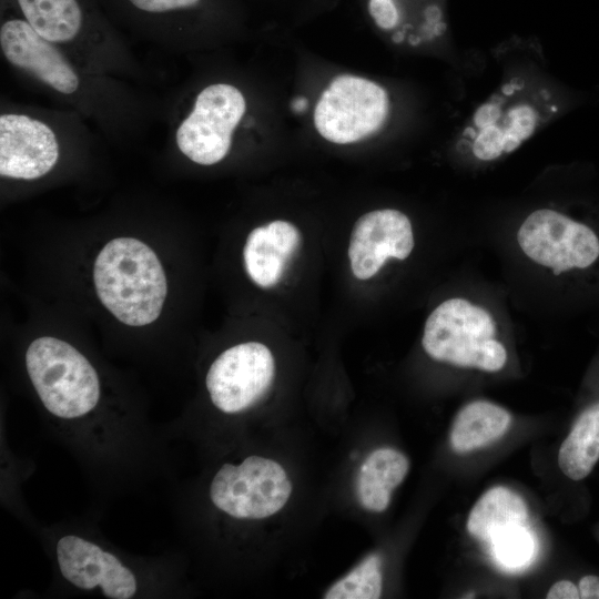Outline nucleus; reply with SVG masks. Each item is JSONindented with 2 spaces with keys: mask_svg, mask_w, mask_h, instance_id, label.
Segmentation results:
<instances>
[{
  "mask_svg": "<svg viewBox=\"0 0 599 599\" xmlns=\"http://www.w3.org/2000/svg\"><path fill=\"white\" fill-rule=\"evenodd\" d=\"M26 367L43 406L59 418L84 416L99 403L97 370L82 353L62 339L42 336L31 342Z\"/></svg>",
  "mask_w": 599,
  "mask_h": 599,
  "instance_id": "nucleus-8",
  "label": "nucleus"
},
{
  "mask_svg": "<svg viewBox=\"0 0 599 599\" xmlns=\"http://www.w3.org/2000/svg\"><path fill=\"white\" fill-rule=\"evenodd\" d=\"M388 114V98L378 84L354 75L337 77L322 93L314 111L318 133L347 144L376 132Z\"/></svg>",
  "mask_w": 599,
  "mask_h": 599,
  "instance_id": "nucleus-10",
  "label": "nucleus"
},
{
  "mask_svg": "<svg viewBox=\"0 0 599 599\" xmlns=\"http://www.w3.org/2000/svg\"><path fill=\"white\" fill-rule=\"evenodd\" d=\"M415 245L413 226L398 210L383 209L362 215L353 226L348 260L361 281L375 276L388 258L406 260Z\"/></svg>",
  "mask_w": 599,
  "mask_h": 599,
  "instance_id": "nucleus-13",
  "label": "nucleus"
},
{
  "mask_svg": "<svg viewBox=\"0 0 599 599\" xmlns=\"http://www.w3.org/2000/svg\"><path fill=\"white\" fill-rule=\"evenodd\" d=\"M426 18L429 22H436L440 18V10L437 7H429L425 11Z\"/></svg>",
  "mask_w": 599,
  "mask_h": 599,
  "instance_id": "nucleus-25",
  "label": "nucleus"
},
{
  "mask_svg": "<svg viewBox=\"0 0 599 599\" xmlns=\"http://www.w3.org/2000/svg\"><path fill=\"white\" fill-rule=\"evenodd\" d=\"M301 242L300 230L287 221L276 220L253 229L243 248L247 276L258 287H274L282 280Z\"/></svg>",
  "mask_w": 599,
  "mask_h": 599,
  "instance_id": "nucleus-15",
  "label": "nucleus"
},
{
  "mask_svg": "<svg viewBox=\"0 0 599 599\" xmlns=\"http://www.w3.org/2000/svg\"><path fill=\"white\" fill-rule=\"evenodd\" d=\"M528 509L524 499L506 487L487 490L475 504L467 519L468 532L488 542L498 531L526 525Z\"/></svg>",
  "mask_w": 599,
  "mask_h": 599,
  "instance_id": "nucleus-19",
  "label": "nucleus"
},
{
  "mask_svg": "<svg viewBox=\"0 0 599 599\" xmlns=\"http://www.w3.org/2000/svg\"><path fill=\"white\" fill-rule=\"evenodd\" d=\"M548 599H578V586L570 580H559L555 582L547 593Z\"/></svg>",
  "mask_w": 599,
  "mask_h": 599,
  "instance_id": "nucleus-23",
  "label": "nucleus"
},
{
  "mask_svg": "<svg viewBox=\"0 0 599 599\" xmlns=\"http://www.w3.org/2000/svg\"><path fill=\"white\" fill-rule=\"evenodd\" d=\"M93 283L103 306L129 326L153 323L167 294L158 255L134 237H115L102 247L94 262Z\"/></svg>",
  "mask_w": 599,
  "mask_h": 599,
  "instance_id": "nucleus-4",
  "label": "nucleus"
},
{
  "mask_svg": "<svg viewBox=\"0 0 599 599\" xmlns=\"http://www.w3.org/2000/svg\"><path fill=\"white\" fill-rule=\"evenodd\" d=\"M487 545L497 565L508 571L525 569L536 554L534 534L526 525H516L498 531Z\"/></svg>",
  "mask_w": 599,
  "mask_h": 599,
  "instance_id": "nucleus-21",
  "label": "nucleus"
},
{
  "mask_svg": "<svg viewBox=\"0 0 599 599\" xmlns=\"http://www.w3.org/2000/svg\"><path fill=\"white\" fill-rule=\"evenodd\" d=\"M582 599H599V576L586 575L577 583Z\"/></svg>",
  "mask_w": 599,
  "mask_h": 599,
  "instance_id": "nucleus-24",
  "label": "nucleus"
},
{
  "mask_svg": "<svg viewBox=\"0 0 599 599\" xmlns=\"http://www.w3.org/2000/svg\"><path fill=\"white\" fill-rule=\"evenodd\" d=\"M497 335V323L488 309L466 298L453 297L428 315L422 345L435 361L498 372L506 365L508 355Z\"/></svg>",
  "mask_w": 599,
  "mask_h": 599,
  "instance_id": "nucleus-7",
  "label": "nucleus"
},
{
  "mask_svg": "<svg viewBox=\"0 0 599 599\" xmlns=\"http://www.w3.org/2000/svg\"><path fill=\"white\" fill-rule=\"evenodd\" d=\"M0 52L23 84L81 114L109 142L141 140L163 119L165 102L145 85L85 69L1 4Z\"/></svg>",
  "mask_w": 599,
  "mask_h": 599,
  "instance_id": "nucleus-1",
  "label": "nucleus"
},
{
  "mask_svg": "<svg viewBox=\"0 0 599 599\" xmlns=\"http://www.w3.org/2000/svg\"><path fill=\"white\" fill-rule=\"evenodd\" d=\"M104 12L126 37L174 52L194 32L205 0H99Z\"/></svg>",
  "mask_w": 599,
  "mask_h": 599,
  "instance_id": "nucleus-12",
  "label": "nucleus"
},
{
  "mask_svg": "<svg viewBox=\"0 0 599 599\" xmlns=\"http://www.w3.org/2000/svg\"><path fill=\"white\" fill-rule=\"evenodd\" d=\"M509 413L487 400L463 407L450 430L451 448L459 454L484 447L501 437L510 424Z\"/></svg>",
  "mask_w": 599,
  "mask_h": 599,
  "instance_id": "nucleus-18",
  "label": "nucleus"
},
{
  "mask_svg": "<svg viewBox=\"0 0 599 599\" xmlns=\"http://www.w3.org/2000/svg\"><path fill=\"white\" fill-rule=\"evenodd\" d=\"M599 461V399L582 408L558 451V465L566 477L585 479Z\"/></svg>",
  "mask_w": 599,
  "mask_h": 599,
  "instance_id": "nucleus-17",
  "label": "nucleus"
},
{
  "mask_svg": "<svg viewBox=\"0 0 599 599\" xmlns=\"http://www.w3.org/2000/svg\"><path fill=\"white\" fill-rule=\"evenodd\" d=\"M368 9L376 24L382 29H393L398 22L399 14L393 0H369Z\"/></svg>",
  "mask_w": 599,
  "mask_h": 599,
  "instance_id": "nucleus-22",
  "label": "nucleus"
},
{
  "mask_svg": "<svg viewBox=\"0 0 599 599\" xmlns=\"http://www.w3.org/2000/svg\"><path fill=\"white\" fill-rule=\"evenodd\" d=\"M57 559L64 579L80 589L100 587L110 599H130L136 592L135 576L128 567L79 536L67 535L58 540Z\"/></svg>",
  "mask_w": 599,
  "mask_h": 599,
  "instance_id": "nucleus-14",
  "label": "nucleus"
},
{
  "mask_svg": "<svg viewBox=\"0 0 599 599\" xmlns=\"http://www.w3.org/2000/svg\"><path fill=\"white\" fill-rule=\"evenodd\" d=\"M88 70L146 85L150 72L99 0H0Z\"/></svg>",
  "mask_w": 599,
  "mask_h": 599,
  "instance_id": "nucleus-2",
  "label": "nucleus"
},
{
  "mask_svg": "<svg viewBox=\"0 0 599 599\" xmlns=\"http://www.w3.org/2000/svg\"><path fill=\"white\" fill-rule=\"evenodd\" d=\"M408 458L393 448L373 450L363 461L356 476V496L361 506L374 512L387 509L392 491L405 479Z\"/></svg>",
  "mask_w": 599,
  "mask_h": 599,
  "instance_id": "nucleus-16",
  "label": "nucleus"
},
{
  "mask_svg": "<svg viewBox=\"0 0 599 599\" xmlns=\"http://www.w3.org/2000/svg\"><path fill=\"white\" fill-rule=\"evenodd\" d=\"M306 100L303 99V98H300V99H296L294 102H293V108L295 111H303L306 106Z\"/></svg>",
  "mask_w": 599,
  "mask_h": 599,
  "instance_id": "nucleus-26",
  "label": "nucleus"
},
{
  "mask_svg": "<svg viewBox=\"0 0 599 599\" xmlns=\"http://www.w3.org/2000/svg\"><path fill=\"white\" fill-rule=\"evenodd\" d=\"M557 112L551 92L512 78L478 106L459 148L478 161H495L519 148Z\"/></svg>",
  "mask_w": 599,
  "mask_h": 599,
  "instance_id": "nucleus-5",
  "label": "nucleus"
},
{
  "mask_svg": "<svg viewBox=\"0 0 599 599\" xmlns=\"http://www.w3.org/2000/svg\"><path fill=\"white\" fill-rule=\"evenodd\" d=\"M383 587L382 557L370 554L332 585L325 599H377Z\"/></svg>",
  "mask_w": 599,
  "mask_h": 599,
  "instance_id": "nucleus-20",
  "label": "nucleus"
},
{
  "mask_svg": "<svg viewBox=\"0 0 599 599\" xmlns=\"http://www.w3.org/2000/svg\"><path fill=\"white\" fill-rule=\"evenodd\" d=\"M291 493L284 468L260 456H248L240 465L224 464L210 485L213 505L237 519L267 518L285 506Z\"/></svg>",
  "mask_w": 599,
  "mask_h": 599,
  "instance_id": "nucleus-9",
  "label": "nucleus"
},
{
  "mask_svg": "<svg viewBox=\"0 0 599 599\" xmlns=\"http://www.w3.org/2000/svg\"><path fill=\"white\" fill-rule=\"evenodd\" d=\"M403 39H404L403 32H397V33H395V34L393 35V40H394L395 42H400Z\"/></svg>",
  "mask_w": 599,
  "mask_h": 599,
  "instance_id": "nucleus-27",
  "label": "nucleus"
},
{
  "mask_svg": "<svg viewBox=\"0 0 599 599\" xmlns=\"http://www.w3.org/2000/svg\"><path fill=\"white\" fill-rule=\"evenodd\" d=\"M100 139L101 134L71 109L2 100L0 176L22 182L41 180L69 151L84 150Z\"/></svg>",
  "mask_w": 599,
  "mask_h": 599,
  "instance_id": "nucleus-3",
  "label": "nucleus"
},
{
  "mask_svg": "<svg viewBox=\"0 0 599 599\" xmlns=\"http://www.w3.org/2000/svg\"><path fill=\"white\" fill-rule=\"evenodd\" d=\"M246 110L245 97L236 85L206 84L186 110L164 106L166 140L173 151L194 164H217L230 154Z\"/></svg>",
  "mask_w": 599,
  "mask_h": 599,
  "instance_id": "nucleus-6",
  "label": "nucleus"
},
{
  "mask_svg": "<svg viewBox=\"0 0 599 599\" xmlns=\"http://www.w3.org/2000/svg\"><path fill=\"white\" fill-rule=\"evenodd\" d=\"M275 361L270 348L258 342L234 345L210 366L205 384L213 405L236 414L253 406L271 387Z\"/></svg>",
  "mask_w": 599,
  "mask_h": 599,
  "instance_id": "nucleus-11",
  "label": "nucleus"
}]
</instances>
